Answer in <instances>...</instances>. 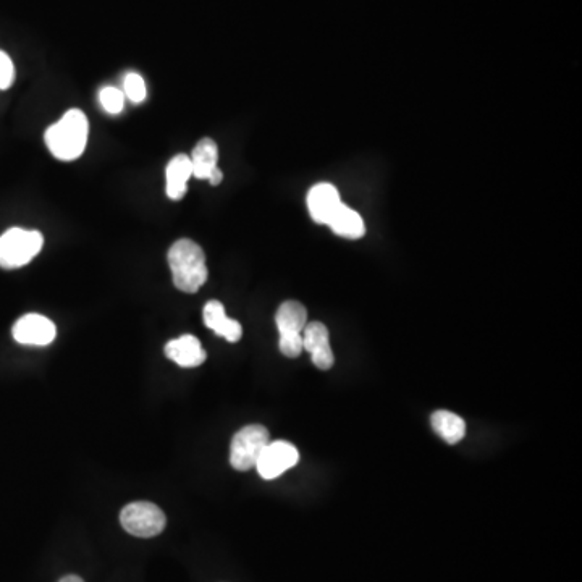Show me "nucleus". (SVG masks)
<instances>
[{"label": "nucleus", "instance_id": "1", "mask_svg": "<svg viewBox=\"0 0 582 582\" xmlns=\"http://www.w3.org/2000/svg\"><path fill=\"white\" fill-rule=\"evenodd\" d=\"M88 135L86 115L81 110L72 109L59 122L47 128L44 140L55 159L75 161L85 152Z\"/></svg>", "mask_w": 582, "mask_h": 582}, {"label": "nucleus", "instance_id": "2", "mask_svg": "<svg viewBox=\"0 0 582 582\" xmlns=\"http://www.w3.org/2000/svg\"><path fill=\"white\" fill-rule=\"evenodd\" d=\"M169 266L173 283L183 293H198L207 280L206 254L193 240L183 238L170 246Z\"/></svg>", "mask_w": 582, "mask_h": 582}, {"label": "nucleus", "instance_id": "3", "mask_svg": "<svg viewBox=\"0 0 582 582\" xmlns=\"http://www.w3.org/2000/svg\"><path fill=\"white\" fill-rule=\"evenodd\" d=\"M43 245L44 237L36 230L10 228L0 237V267L18 269L30 264Z\"/></svg>", "mask_w": 582, "mask_h": 582}, {"label": "nucleus", "instance_id": "4", "mask_svg": "<svg viewBox=\"0 0 582 582\" xmlns=\"http://www.w3.org/2000/svg\"><path fill=\"white\" fill-rule=\"evenodd\" d=\"M279 329V348L283 356L298 358L303 353V330L308 324V311L298 301H285L275 314Z\"/></svg>", "mask_w": 582, "mask_h": 582}, {"label": "nucleus", "instance_id": "5", "mask_svg": "<svg viewBox=\"0 0 582 582\" xmlns=\"http://www.w3.org/2000/svg\"><path fill=\"white\" fill-rule=\"evenodd\" d=\"M270 435L266 427L253 424L246 426L235 434L230 447V464L237 471H249L256 468L259 456L269 445Z\"/></svg>", "mask_w": 582, "mask_h": 582}, {"label": "nucleus", "instance_id": "6", "mask_svg": "<svg viewBox=\"0 0 582 582\" xmlns=\"http://www.w3.org/2000/svg\"><path fill=\"white\" fill-rule=\"evenodd\" d=\"M120 523L123 529L135 537H156L161 534L167 524L164 511L151 502L130 503L120 513Z\"/></svg>", "mask_w": 582, "mask_h": 582}, {"label": "nucleus", "instance_id": "7", "mask_svg": "<svg viewBox=\"0 0 582 582\" xmlns=\"http://www.w3.org/2000/svg\"><path fill=\"white\" fill-rule=\"evenodd\" d=\"M298 461H300V453L296 450L295 445L283 442V440H275V442H269V445L264 448V452L261 453L258 463H256V469H258L262 479L272 481L296 466Z\"/></svg>", "mask_w": 582, "mask_h": 582}, {"label": "nucleus", "instance_id": "8", "mask_svg": "<svg viewBox=\"0 0 582 582\" xmlns=\"http://www.w3.org/2000/svg\"><path fill=\"white\" fill-rule=\"evenodd\" d=\"M57 335V327L51 319L41 314H26L13 325V338L22 345H51Z\"/></svg>", "mask_w": 582, "mask_h": 582}, {"label": "nucleus", "instance_id": "9", "mask_svg": "<svg viewBox=\"0 0 582 582\" xmlns=\"http://www.w3.org/2000/svg\"><path fill=\"white\" fill-rule=\"evenodd\" d=\"M303 350L308 351L313 364L321 371H329L335 358L330 348L329 330L322 322H308L303 330Z\"/></svg>", "mask_w": 582, "mask_h": 582}, {"label": "nucleus", "instance_id": "10", "mask_svg": "<svg viewBox=\"0 0 582 582\" xmlns=\"http://www.w3.org/2000/svg\"><path fill=\"white\" fill-rule=\"evenodd\" d=\"M191 165H193V177L199 180H207L212 186L219 185L224 180V173L217 167L219 162V148L216 141L204 138L194 146L191 152Z\"/></svg>", "mask_w": 582, "mask_h": 582}, {"label": "nucleus", "instance_id": "11", "mask_svg": "<svg viewBox=\"0 0 582 582\" xmlns=\"http://www.w3.org/2000/svg\"><path fill=\"white\" fill-rule=\"evenodd\" d=\"M342 206L337 188L330 183H319L308 194L309 214L317 224L327 225Z\"/></svg>", "mask_w": 582, "mask_h": 582}, {"label": "nucleus", "instance_id": "12", "mask_svg": "<svg viewBox=\"0 0 582 582\" xmlns=\"http://www.w3.org/2000/svg\"><path fill=\"white\" fill-rule=\"evenodd\" d=\"M165 356L180 367H198L206 361L203 345L193 335H182L165 345Z\"/></svg>", "mask_w": 582, "mask_h": 582}, {"label": "nucleus", "instance_id": "13", "mask_svg": "<svg viewBox=\"0 0 582 582\" xmlns=\"http://www.w3.org/2000/svg\"><path fill=\"white\" fill-rule=\"evenodd\" d=\"M203 317L207 329L214 330L219 337H224L227 342H240L241 335H243L241 324L227 316L224 304L220 301H209L204 306Z\"/></svg>", "mask_w": 582, "mask_h": 582}, {"label": "nucleus", "instance_id": "14", "mask_svg": "<svg viewBox=\"0 0 582 582\" xmlns=\"http://www.w3.org/2000/svg\"><path fill=\"white\" fill-rule=\"evenodd\" d=\"M167 196L172 201H180L188 191V182L193 177V165L190 156L178 154L167 165Z\"/></svg>", "mask_w": 582, "mask_h": 582}, {"label": "nucleus", "instance_id": "15", "mask_svg": "<svg viewBox=\"0 0 582 582\" xmlns=\"http://www.w3.org/2000/svg\"><path fill=\"white\" fill-rule=\"evenodd\" d=\"M327 225L334 230L335 235L348 238V240H359L366 235L364 220L361 219L358 212L353 211L345 204L338 207V211L335 212L334 217Z\"/></svg>", "mask_w": 582, "mask_h": 582}, {"label": "nucleus", "instance_id": "16", "mask_svg": "<svg viewBox=\"0 0 582 582\" xmlns=\"http://www.w3.org/2000/svg\"><path fill=\"white\" fill-rule=\"evenodd\" d=\"M432 427L450 445L461 442L466 435V422L452 411H435L431 418Z\"/></svg>", "mask_w": 582, "mask_h": 582}, {"label": "nucleus", "instance_id": "17", "mask_svg": "<svg viewBox=\"0 0 582 582\" xmlns=\"http://www.w3.org/2000/svg\"><path fill=\"white\" fill-rule=\"evenodd\" d=\"M123 88H125V94H127L128 99L135 102V104H140L148 96V89H146L143 76L138 75V73H128L125 83H123Z\"/></svg>", "mask_w": 582, "mask_h": 582}, {"label": "nucleus", "instance_id": "18", "mask_svg": "<svg viewBox=\"0 0 582 582\" xmlns=\"http://www.w3.org/2000/svg\"><path fill=\"white\" fill-rule=\"evenodd\" d=\"M99 99H101L102 107L109 114L117 115L120 114L125 106V94L117 88H104L99 94Z\"/></svg>", "mask_w": 582, "mask_h": 582}, {"label": "nucleus", "instance_id": "19", "mask_svg": "<svg viewBox=\"0 0 582 582\" xmlns=\"http://www.w3.org/2000/svg\"><path fill=\"white\" fill-rule=\"evenodd\" d=\"M15 81V67L12 59L4 51H0V89H9Z\"/></svg>", "mask_w": 582, "mask_h": 582}, {"label": "nucleus", "instance_id": "20", "mask_svg": "<svg viewBox=\"0 0 582 582\" xmlns=\"http://www.w3.org/2000/svg\"><path fill=\"white\" fill-rule=\"evenodd\" d=\"M59 582H85L83 579L78 578L75 574H70V576H65V578L60 579Z\"/></svg>", "mask_w": 582, "mask_h": 582}]
</instances>
